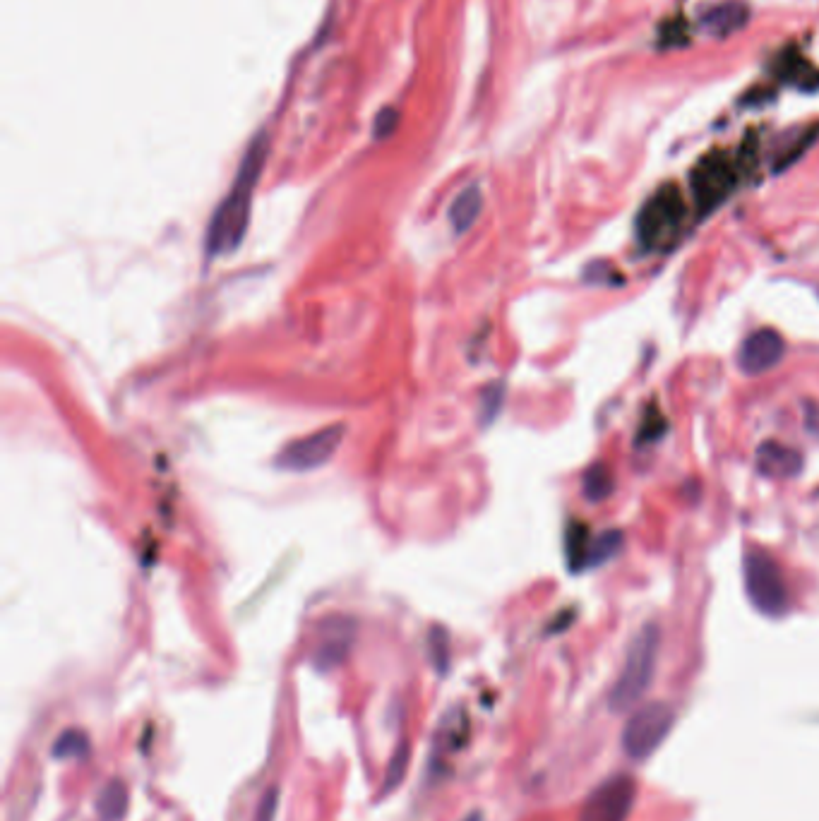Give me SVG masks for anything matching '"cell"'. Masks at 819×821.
I'll use <instances>...</instances> for the list:
<instances>
[{"label": "cell", "instance_id": "obj_1", "mask_svg": "<svg viewBox=\"0 0 819 821\" xmlns=\"http://www.w3.org/2000/svg\"><path fill=\"white\" fill-rule=\"evenodd\" d=\"M267 157V140L260 135L253 145L248 147V154L243 157L241 169L236 173L229 195L217 207L207 231V257H219L233 253L243 241L248 231L250 207H253V195L260 181L262 166Z\"/></svg>", "mask_w": 819, "mask_h": 821}, {"label": "cell", "instance_id": "obj_2", "mask_svg": "<svg viewBox=\"0 0 819 821\" xmlns=\"http://www.w3.org/2000/svg\"><path fill=\"white\" fill-rule=\"evenodd\" d=\"M661 649V629L656 625H644L630 641L627 649L623 670H620L618 680L611 689V704L613 711H630L639 699L647 694V689L654 680L656 661H659Z\"/></svg>", "mask_w": 819, "mask_h": 821}, {"label": "cell", "instance_id": "obj_3", "mask_svg": "<svg viewBox=\"0 0 819 821\" xmlns=\"http://www.w3.org/2000/svg\"><path fill=\"white\" fill-rule=\"evenodd\" d=\"M743 577L747 598L759 613L767 617L786 615L791 596H788L779 562L769 550L759 548V545H747L743 555Z\"/></svg>", "mask_w": 819, "mask_h": 821}, {"label": "cell", "instance_id": "obj_4", "mask_svg": "<svg viewBox=\"0 0 819 821\" xmlns=\"http://www.w3.org/2000/svg\"><path fill=\"white\" fill-rule=\"evenodd\" d=\"M685 219V202L678 185L668 183L649 197L637 217V238L647 248H659L680 231Z\"/></svg>", "mask_w": 819, "mask_h": 821}, {"label": "cell", "instance_id": "obj_5", "mask_svg": "<svg viewBox=\"0 0 819 821\" xmlns=\"http://www.w3.org/2000/svg\"><path fill=\"white\" fill-rule=\"evenodd\" d=\"M675 723V713L668 704L651 701L630 716L623 733V749L632 759H647L666 740Z\"/></svg>", "mask_w": 819, "mask_h": 821}, {"label": "cell", "instance_id": "obj_6", "mask_svg": "<svg viewBox=\"0 0 819 821\" xmlns=\"http://www.w3.org/2000/svg\"><path fill=\"white\" fill-rule=\"evenodd\" d=\"M346 435V428L342 423L337 425H327V428H320L318 433L298 437V440L289 442L277 457V466L284 471H313L318 466L327 464L334 454L339 452Z\"/></svg>", "mask_w": 819, "mask_h": 821}, {"label": "cell", "instance_id": "obj_7", "mask_svg": "<svg viewBox=\"0 0 819 821\" xmlns=\"http://www.w3.org/2000/svg\"><path fill=\"white\" fill-rule=\"evenodd\" d=\"M735 183H738V173H735L733 161L726 154L714 152L704 157L692 171L690 185L692 195H695L697 207L702 212H711L733 193Z\"/></svg>", "mask_w": 819, "mask_h": 821}, {"label": "cell", "instance_id": "obj_8", "mask_svg": "<svg viewBox=\"0 0 819 821\" xmlns=\"http://www.w3.org/2000/svg\"><path fill=\"white\" fill-rule=\"evenodd\" d=\"M637 800V783L632 776H615L601 783L584 802L579 821H627Z\"/></svg>", "mask_w": 819, "mask_h": 821}, {"label": "cell", "instance_id": "obj_9", "mask_svg": "<svg viewBox=\"0 0 819 821\" xmlns=\"http://www.w3.org/2000/svg\"><path fill=\"white\" fill-rule=\"evenodd\" d=\"M786 344L776 329H757L743 341L738 353V365L745 375H764L781 363Z\"/></svg>", "mask_w": 819, "mask_h": 821}, {"label": "cell", "instance_id": "obj_10", "mask_svg": "<svg viewBox=\"0 0 819 821\" xmlns=\"http://www.w3.org/2000/svg\"><path fill=\"white\" fill-rule=\"evenodd\" d=\"M351 644H354V622L346 620V617H330L322 625L318 646H315L313 653V663L320 670L337 668L349 656Z\"/></svg>", "mask_w": 819, "mask_h": 821}, {"label": "cell", "instance_id": "obj_11", "mask_svg": "<svg viewBox=\"0 0 819 821\" xmlns=\"http://www.w3.org/2000/svg\"><path fill=\"white\" fill-rule=\"evenodd\" d=\"M757 471L767 478H793L803 471V454L798 449L767 440L757 447Z\"/></svg>", "mask_w": 819, "mask_h": 821}, {"label": "cell", "instance_id": "obj_12", "mask_svg": "<svg viewBox=\"0 0 819 821\" xmlns=\"http://www.w3.org/2000/svg\"><path fill=\"white\" fill-rule=\"evenodd\" d=\"M483 209V193L478 185H469L457 195V200L450 207V224L454 233H466L476 224L478 214Z\"/></svg>", "mask_w": 819, "mask_h": 821}, {"label": "cell", "instance_id": "obj_13", "mask_svg": "<svg viewBox=\"0 0 819 821\" xmlns=\"http://www.w3.org/2000/svg\"><path fill=\"white\" fill-rule=\"evenodd\" d=\"M747 22V10L740 3H723L714 8L704 20V25L714 37H728V34L738 32Z\"/></svg>", "mask_w": 819, "mask_h": 821}, {"label": "cell", "instance_id": "obj_14", "mask_svg": "<svg viewBox=\"0 0 819 821\" xmlns=\"http://www.w3.org/2000/svg\"><path fill=\"white\" fill-rule=\"evenodd\" d=\"M97 812L101 821H121L128 812V788L123 781H109L97 797Z\"/></svg>", "mask_w": 819, "mask_h": 821}, {"label": "cell", "instance_id": "obj_15", "mask_svg": "<svg viewBox=\"0 0 819 821\" xmlns=\"http://www.w3.org/2000/svg\"><path fill=\"white\" fill-rule=\"evenodd\" d=\"M613 488H615V478H613L611 466L594 464L591 469H587V473H584L582 490L589 502H603L606 497H611Z\"/></svg>", "mask_w": 819, "mask_h": 821}, {"label": "cell", "instance_id": "obj_16", "mask_svg": "<svg viewBox=\"0 0 819 821\" xmlns=\"http://www.w3.org/2000/svg\"><path fill=\"white\" fill-rule=\"evenodd\" d=\"M409 761H411V745H409V740H402L397 745V749H394L390 764H387L385 778H382V795H392L394 790L404 783L406 771H409Z\"/></svg>", "mask_w": 819, "mask_h": 821}, {"label": "cell", "instance_id": "obj_17", "mask_svg": "<svg viewBox=\"0 0 819 821\" xmlns=\"http://www.w3.org/2000/svg\"><path fill=\"white\" fill-rule=\"evenodd\" d=\"M89 749H92V742H89V735L80 728H70L65 733L58 735V740L53 742V757L56 759H82L87 757Z\"/></svg>", "mask_w": 819, "mask_h": 821}, {"label": "cell", "instance_id": "obj_18", "mask_svg": "<svg viewBox=\"0 0 819 821\" xmlns=\"http://www.w3.org/2000/svg\"><path fill=\"white\" fill-rule=\"evenodd\" d=\"M567 562H570L572 569H582L589 567V555H591V543L589 541V529L584 524L570 526L567 531Z\"/></svg>", "mask_w": 819, "mask_h": 821}, {"label": "cell", "instance_id": "obj_19", "mask_svg": "<svg viewBox=\"0 0 819 821\" xmlns=\"http://www.w3.org/2000/svg\"><path fill=\"white\" fill-rule=\"evenodd\" d=\"M623 548V533L620 531H606L591 543V555H589V567H599L603 562H608L611 557H615Z\"/></svg>", "mask_w": 819, "mask_h": 821}, {"label": "cell", "instance_id": "obj_20", "mask_svg": "<svg viewBox=\"0 0 819 821\" xmlns=\"http://www.w3.org/2000/svg\"><path fill=\"white\" fill-rule=\"evenodd\" d=\"M663 433H666V418L661 416L656 406H651V409L644 413V423L642 428H639L637 445H642V442L644 445H647V442H656Z\"/></svg>", "mask_w": 819, "mask_h": 821}, {"label": "cell", "instance_id": "obj_21", "mask_svg": "<svg viewBox=\"0 0 819 821\" xmlns=\"http://www.w3.org/2000/svg\"><path fill=\"white\" fill-rule=\"evenodd\" d=\"M584 281L601 286H615L623 284V277H620V272H615L608 262H591V265L584 269Z\"/></svg>", "mask_w": 819, "mask_h": 821}, {"label": "cell", "instance_id": "obj_22", "mask_svg": "<svg viewBox=\"0 0 819 821\" xmlns=\"http://www.w3.org/2000/svg\"><path fill=\"white\" fill-rule=\"evenodd\" d=\"M430 649H433V661L438 673L445 675L450 668V641H447L445 629H433L430 632Z\"/></svg>", "mask_w": 819, "mask_h": 821}, {"label": "cell", "instance_id": "obj_23", "mask_svg": "<svg viewBox=\"0 0 819 821\" xmlns=\"http://www.w3.org/2000/svg\"><path fill=\"white\" fill-rule=\"evenodd\" d=\"M279 809V788H269L265 795H262L260 807H257L255 821H274Z\"/></svg>", "mask_w": 819, "mask_h": 821}, {"label": "cell", "instance_id": "obj_24", "mask_svg": "<svg viewBox=\"0 0 819 821\" xmlns=\"http://www.w3.org/2000/svg\"><path fill=\"white\" fill-rule=\"evenodd\" d=\"M397 123H399V116H397V111L394 109H387V111H382L380 116H378V121H375V137H387L392 133L394 128H397Z\"/></svg>", "mask_w": 819, "mask_h": 821}, {"label": "cell", "instance_id": "obj_25", "mask_svg": "<svg viewBox=\"0 0 819 821\" xmlns=\"http://www.w3.org/2000/svg\"><path fill=\"white\" fill-rule=\"evenodd\" d=\"M502 404V387L495 385L493 389H488L486 392V399H483V416H486V421H493L495 413H498Z\"/></svg>", "mask_w": 819, "mask_h": 821}, {"label": "cell", "instance_id": "obj_26", "mask_svg": "<svg viewBox=\"0 0 819 821\" xmlns=\"http://www.w3.org/2000/svg\"><path fill=\"white\" fill-rule=\"evenodd\" d=\"M805 421H807V428H810V433L819 435V406H807Z\"/></svg>", "mask_w": 819, "mask_h": 821}, {"label": "cell", "instance_id": "obj_27", "mask_svg": "<svg viewBox=\"0 0 819 821\" xmlns=\"http://www.w3.org/2000/svg\"><path fill=\"white\" fill-rule=\"evenodd\" d=\"M464 821H481V814H478V812H476V814H471V817H469V819H464Z\"/></svg>", "mask_w": 819, "mask_h": 821}]
</instances>
